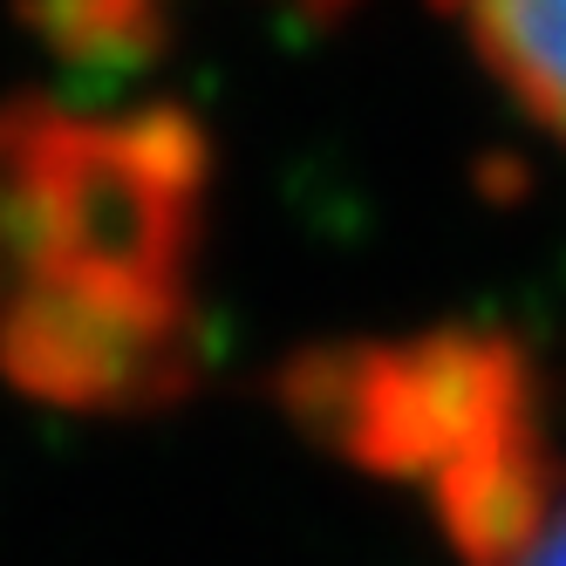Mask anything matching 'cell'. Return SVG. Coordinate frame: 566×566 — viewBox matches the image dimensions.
<instances>
[{
	"instance_id": "cell-1",
	"label": "cell",
	"mask_w": 566,
	"mask_h": 566,
	"mask_svg": "<svg viewBox=\"0 0 566 566\" xmlns=\"http://www.w3.org/2000/svg\"><path fill=\"white\" fill-rule=\"evenodd\" d=\"M206 144L171 109H0V369L69 410H150L198 376Z\"/></svg>"
},
{
	"instance_id": "cell-2",
	"label": "cell",
	"mask_w": 566,
	"mask_h": 566,
	"mask_svg": "<svg viewBox=\"0 0 566 566\" xmlns=\"http://www.w3.org/2000/svg\"><path fill=\"white\" fill-rule=\"evenodd\" d=\"M280 396L328 451L423 484L471 566H512L559 499L539 382L525 348L499 328L314 348L287 369Z\"/></svg>"
},
{
	"instance_id": "cell-3",
	"label": "cell",
	"mask_w": 566,
	"mask_h": 566,
	"mask_svg": "<svg viewBox=\"0 0 566 566\" xmlns=\"http://www.w3.org/2000/svg\"><path fill=\"white\" fill-rule=\"evenodd\" d=\"M458 28L505 96L566 144V8H478Z\"/></svg>"
},
{
	"instance_id": "cell-4",
	"label": "cell",
	"mask_w": 566,
	"mask_h": 566,
	"mask_svg": "<svg viewBox=\"0 0 566 566\" xmlns=\"http://www.w3.org/2000/svg\"><path fill=\"white\" fill-rule=\"evenodd\" d=\"M28 28H42L55 55L90 69H137L165 42V21L144 8H55V14H28Z\"/></svg>"
},
{
	"instance_id": "cell-5",
	"label": "cell",
	"mask_w": 566,
	"mask_h": 566,
	"mask_svg": "<svg viewBox=\"0 0 566 566\" xmlns=\"http://www.w3.org/2000/svg\"><path fill=\"white\" fill-rule=\"evenodd\" d=\"M512 566H566V484H559V499H553V512L539 518V533L525 539V553H518Z\"/></svg>"
}]
</instances>
